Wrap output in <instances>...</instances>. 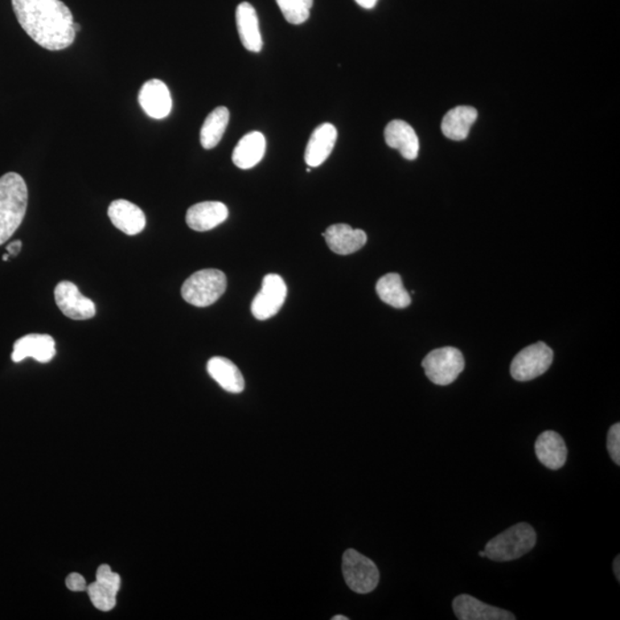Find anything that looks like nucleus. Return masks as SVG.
<instances>
[{"label": "nucleus", "instance_id": "f257e3e1", "mask_svg": "<svg viewBox=\"0 0 620 620\" xmlns=\"http://www.w3.org/2000/svg\"><path fill=\"white\" fill-rule=\"evenodd\" d=\"M20 26L48 51L71 47L76 31L71 10L60 0H12Z\"/></svg>", "mask_w": 620, "mask_h": 620}, {"label": "nucleus", "instance_id": "f03ea898", "mask_svg": "<svg viewBox=\"0 0 620 620\" xmlns=\"http://www.w3.org/2000/svg\"><path fill=\"white\" fill-rule=\"evenodd\" d=\"M28 207V188L22 175L7 172L0 178V245L22 225Z\"/></svg>", "mask_w": 620, "mask_h": 620}, {"label": "nucleus", "instance_id": "7ed1b4c3", "mask_svg": "<svg viewBox=\"0 0 620 620\" xmlns=\"http://www.w3.org/2000/svg\"><path fill=\"white\" fill-rule=\"evenodd\" d=\"M536 544L537 533L531 525L516 524L487 542L486 557L495 562L519 560L531 552Z\"/></svg>", "mask_w": 620, "mask_h": 620}, {"label": "nucleus", "instance_id": "20e7f679", "mask_svg": "<svg viewBox=\"0 0 620 620\" xmlns=\"http://www.w3.org/2000/svg\"><path fill=\"white\" fill-rule=\"evenodd\" d=\"M227 277L217 269L196 271L182 286V297L196 307H208L215 303L227 290Z\"/></svg>", "mask_w": 620, "mask_h": 620}, {"label": "nucleus", "instance_id": "39448f33", "mask_svg": "<svg viewBox=\"0 0 620 620\" xmlns=\"http://www.w3.org/2000/svg\"><path fill=\"white\" fill-rule=\"evenodd\" d=\"M425 375L435 385L447 386L458 380L466 362L461 352L455 347L438 348L429 353L422 362Z\"/></svg>", "mask_w": 620, "mask_h": 620}, {"label": "nucleus", "instance_id": "423d86ee", "mask_svg": "<svg viewBox=\"0 0 620 620\" xmlns=\"http://www.w3.org/2000/svg\"><path fill=\"white\" fill-rule=\"evenodd\" d=\"M345 581L353 592L368 594L380 582V571L371 560L354 549H348L343 557Z\"/></svg>", "mask_w": 620, "mask_h": 620}, {"label": "nucleus", "instance_id": "0eeeda50", "mask_svg": "<svg viewBox=\"0 0 620 620\" xmlns=\"http://www.w3.org/2000/svg\"><path fill=\"white\" fill-rule=\"evenodd\" d=\"M554 353L545 343L531 345L513 357L511 372L513 380L528 381L544 375L553 363Z\"/></svg>", "mask_w": 620, "mask_h": 620}, {"label": "nucleus", "instance_id": "6e6552de", "mask_svg": "<svg viewBox=\"0 0 620 620\" xmlns=\"http://www.w3.org/2000/svg\"><path fill=\"white\" fill-rule=\"evenodd\" d=\"M287 287L281 276L269 274L264 278L260 293L252 302V314L258 321H265L276 315L284 305Z\"/></svg>", "mask_w": 620, "mask_h": 620}, {"label": "nucleus", "instance_id": "1a4fd4ad", "mask_svg": "<svg viewBox=\"0 0 620 620\" xmlns=\"http://www.w3.org/2000/svg\"><path fill=\"white\" fill-rule=\"evenodd\" d=\"M57 308L74 321H85L96 315V305L92 299L84 297L72 282H60L55 290Z\"/></svg>", "mask_w": 620, "mask_h": 620}, {"label": "nucleus", "instance_id": "9d476101", "mask_svg": "<svg viewBox=\"0 0 620 620\" xmlns=\"http://www.w3.org/2000/svg\"><path fill=\"white\" fill-rule=\"evenodd\" d=\"M138 101L144 112L155 120H162L171 112L172 100L170 89L160 80L147 81L139 92Z\"/></svg>", "mask_w": 620, "mask_h": 620}, {"label": "nucleus", "instance_id": "9b49d317", "mask_svg": "<svg viewBox=\"0 0 620 620\" xmlns=\"http://www.w3.org/2000/svg\"><path fill=\"white\" fill-rule=\"evenodd\" d=\"M56 355V342L51 336L31 334L22 336L13 345L12 361L19 363L32 357L37 362L48 363Z\"/></svg>", "mask_w": 620, "mask_h": 620}, {"label": "nucleus", "instance_id": "f8f14e48", "mask_svg": "<svg viewBox=\"0 0 620 620\" xmlns=\"http://www.w3.org/2000/svg\"><path fill=\"white\" fill-rule=\"evenodd\" d=\"M455 615L459 620H513V614L500 607L486 605L471 595L462 594L453 601Z\"/></svg>", "mask_w": 620, "mask_h": 620}, {"label": "nucleus", "instance_id": "ddd939ff", "mask_svg": "<svg viewBox=\"0 0 620 620\" xmlns=\"http://www.w3.org/2000/svg\"><path fill=\"white\" fill-rule=\"evenodd\" d=\"M328 249L339 256H350L367 244V233L348 224H334L323 233Z\"/></svg>", "mask_w": 620, "mask_h": 620}, {"label": "nucleus", "instance_id": "4468645a", "mask_svg": "<svg viewBox=\"0 0 620 620\" xmlns=\"http://www.w3.org/2000/svg\"><path fill=\"white\" fill-rule=\"evenodd\" d=\"M109 217L115 228L128 236L138 235L145 229V214L137 205L128 200H114L109 207Z\"/></svg>", "mask_w": 620, "mask_h": 620}, {"label": "nucleus", "instance_id": "2eb2a0df", "mask_svg": "<svg viewBox=\"0 0 620 620\" xmlns=\"http://www.w3.org/2000/svg\"><path fill=\"white\" fill-rule=\"evenodd\" d=\"M228 207L220 201H205L188 209L187 224L195 231L214 229L228 219Z\"/></svg>", "mask_w": 620, "mask_h": 620}, {"label": "nucleus", "instance_id": "dca6fc26", "mask_svg": "<svg viewBox=\"0 0 620 620\" xmlns=\"http://www.w3.org/2000/svg\"><path fill=\"white\" fill-rule=\"evenodd\" d=\"M336 137H338V133L331 123H323L319 126L307 144L305 162L308 166L310 168L321 166L334 151Z\"/></svg>", "mask_w": 620, "mask_h": 620}, {"label": "nucleus", "instance_id": "f3484780", "mask_svg": "<svg viewBox=\"0 0 620 620\" xmlns=\"http://www.w3.org/2000/svg\"><path fill=\"white\" fill-rule=\"evenodd\" d=\"M385 141L389 147L399 151L402 157L410 162L418 157L420 141L413 127L405 121L389 122L385 128Z\"/></svg>", "mask_w": 620, "mask_h": 620}, {"label": "nucleus", "instance_id": "a211bd4d", "mask_svg": "<svg viewBox=\"0 0 620 620\" xmlns=\"http://www.w3.org/2000/svg\"><path fill=\"white\" fill-rule=\"evenodd\" d=\"M536 455L546 467L558 470L564 467L568 458V447L555 431H545L537 439Z\"/></svg>", "mask_w": 620, "mask_h": 620}, {"label": "nucleus", "instance_id": "6ab92c4d", "mask_svg": "<svg viewBox=\"0 0 620 620\" xmlns=\"http://www.w3.org/2000/svg\"><path fill=\"white\" fill-rule=\"evenodd\" d=\"M236 22L238 34L246 50L260 52L264 42L256 8L249 3L240 4L236 10Z\"/></svg>", "mask_w": 620, "mask_h": 620}, {"label": "nucleus", "instance_id": "aec40b11", "mask_svg": "<svg viewBox=\"0 0 620 620\" xmlns=\"http://www.w3.org/2000/svg\"><path fill=\"white\" fill-rule=\"evenodd\" d=\"M266 143L264 134L253 131L245 135L237 144L232 153V162L240 170H248L256 167L264 159Z\"/></svg>", "mask_w": 620, "mask_h": 620}, {"label": "nucleus", "instance_id": "412c9836", "mask_svg": "<svg viewBox=\"0 0 620 620\" xmlns=\"http://www.w3.org/2000/svg\"><path fill=\"white\" fill-rule=\"evenodd\" d=\"M209 376L230 393H241L245 389V380L240 369L225 357H212L207 363Z\"/></svg>", "mask_w": 620, "mask_h": 620}, {"label": "nucleus", "instance_id": "4be33fe9", "mask_svg": "<svg viewBox=\"0 0 620 620\" xmlns=\"http://www.w3.org/2000/svg\"><path fill=\"white\" fill-rule=\"evenodd\" d=\"M478 113L470 106H458L445 115L441 122L443 135L451 141H464L470 133L472 125L477 120Z\"/></svg>", "mask_w": 620, "mask_h": 620}, {"label": "nucleus", "instance_id": "5701e85b", "mask_svg": "<svg viewBox=\"0 0 620 620\" xmlns=\"http://www.w3.org/2000/svg\"><path fill=\"white\" fill-rule=\"evenodd\" d=\"M376 291L381 301L397 310H404L412 303V298L405 289L399 274L385 275L377 282Z\"/></svg>", "mask_w": 620, "mask_h": 620}, {"label": "nucleus", "instance_id": "b1692460", "mask_svg": "<svg viewBox=\"0 0 620 620\" xmlns=\"http://www.w3.org/2000/svg\"><path fill=\"white\" fill-rule=\"evenodd\" d=\"M229 120V109L223 106H220L208 114L203 128L200 130V143L204 149L212 150L219 145L225 130H227Z\"/></svg>", "mask_w": 620, "mask_h": 620}, {"label": "nucleus", "instance_id": "393cba45", "mask_svg": "<svg viewBox=\"0 0 620 620\" xmlns=\"http://www.w3.org/2000/svg\"><path fill=\"white\" fill-rule=\"evenodd\" d=\"M276 3L287 22L301 24L310 18L314 0H276Z\"/></svg>", "mask_w": 620, "mask_h": 620}, {"label": "nucleus", "instance_id": "a878e982", "mask_svg": "<svg viewBox=\"0 0 620 620\" xmlns=\"http://www.w3.org/2000/svg\"><path fill=\"white\" fill-rule=\"evenodd\" d=\"M90 599H92V605L100 611H110L113 610L115 606H117V593L113 590L108 589V587L102 586L98 581L92 582L88 587H86Z\"/></svg>", "mask_w": 620, "mask_h": 620}, {"label": "nucleus", "instance_id": "bb28decb", "mask_svg": "<svg viewBox=\"0 0 620 620\" xmlns=\"http://www.w3.org/2000/svg\"><path fill=\"white\" fill-rule=\"evenodd\" d=\"M96 581L102 586L108 587L114 593L118 594V590H120L121 577L117 572H113V570L108 564H102L98 568Z\"/></svg>", "mask_w": 620, "mask_h": 620}, {"label": "nucleus", "instance_id": "cd10ccee", "mask_svg": "<svg viewBox=\"0 0 620 620\" xmlns=\"http://www.w3.org/2000/svg\"><path fill=\"white\" fill-rule=\"evenodd\" d=\"M607 451H609L613 461L619 466L620 464V424L616 423L611 426L607 433Z\"/></svg>", "mask_w": 620, "mask_h": 620}, {"label": "nucleus", "instance_id": "c85d7f7f", "mask_svg": "<svg viewBox=\"0 0 620 620\" xmlns=\"http://www.w3.org/2000/svg\"><path fill=\"white\" fill-rule=\"evenodd\" d=\"M65 586L72 592H83L86 590V581L83 576L80 573H71L65 579Z\"/></svg>", "mask_w": 620, "mask_h": 620}, {"label": "nucleus", "instance_id": "c756f323", "mask_svg": "<svg viewBox=\"0 0 620 620\" xmlns=\"http://www.w3.org/2000/svg\"><path fill=\"white\" fill-rule=\"evenodd\" d=\"M7 253L10 254V257H16L20 252H22V240H15L13 243H11L10 245L7 246L6 248Z\"/></svg>", "mask_w": 620, "mask_h": 620}, {"label": "nucleus", "instance_id": "7c9ffc66", "mask_svg": "<svg viewBox=\"0 0 620 620\" xmlns=\"http://www.w3.org/2000/svg\"><path fill=\"white\" fill-rule=\"evenodd\" d=\"M361 7L367 8V10H371V8L376 6L378 0H355Z\"/></svg>", "mask_w": 620, "mask_h": 620}, {"label": "nucleus", "instance_id": "2f4dec72", "mask_svg": "<svg viewBox=\"0 0 620 620\" xmlns=\"http://www.w3.org/2000/svg\"><path fill=\"white\" fill-rule=\"evenodd\" d=\"M619 565H620V558H619V556H617V558H615V561H614V572H615V576H616V578H617L618 581H620Z\"/></svg>", "mask_w": 620, "mask_h": 620}, {"label": "nucleus", "instance_id": "473e14b6", "mask_svg": "<svg viewBox=\"0 0 620 620\" xmlns=\"http://www.w3.org/2000/svg\"><path fill=\"white\" fill-rule=\"evenodd\" d=\"M332 620H348V618L345 617V616H336Z\"/></svg>", "mask_w": 620, "mask_h": 620}, {"label": "nucleus", "instance_id": "72a5a7b5", "mask_svg": "<svg viewBox=\"0 0 620 620\" xmlns=\"http://www.w3.org/2000/svg\"><path fill=\"white\" fill-rule=\"evenodd\" d=\"M478 554H479V556H480V557H486V552H485V550H482V552H479Z\"/></svg>", "mask_w": 620, "mask_h": 620}, {"label": "nucleus", "instance_id": "f704fd0d", "mask_svg": "<svg viewBox=\"0 0 620 620\" xmlns=\"http://www.w3.org/2000/svg\"><path fill=\"white\" fill-rule=\"evenodd\" d=\"M8 258H10V254H8V253L5 254V256L3 257V260H4V261H7Z\"/></svg>", "mask_w": 620, "mask_h": 620}]
</instances>
